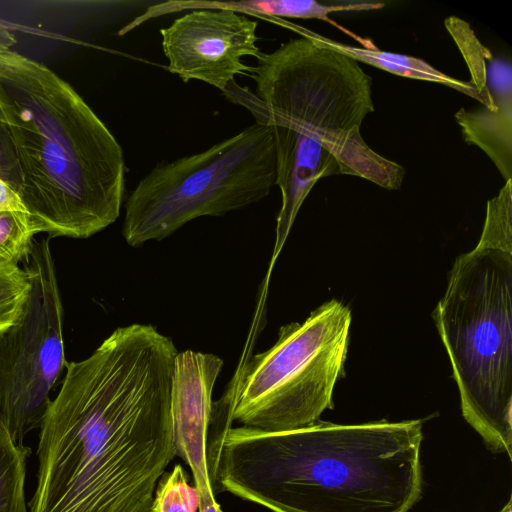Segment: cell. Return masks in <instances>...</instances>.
<instances>
[{"label":"cell","instance_id":"1","mask_svg":"<svg viewBox=\"0 0 512 512\" xmlns=\"http://www.w3.org/2000/svg\"><path fill=\"white\" fill-rule=\"evenodd\" d=\"M177 354L152 325L132 324L67 363L40 426L30 512H148L175 456Z\"/></svg>","mask_w":512,"mask_h":512},{"label":"cell","instance_id":"2","mask_svg":"<svg viewBox=\"0 0 512 512\" xmlns=\"http://www.w3.org/2000/svg\"><path fill=\"white\" fill-rule=\"evenodd\" d=\"M422 428L421 420L230 427L209 469L212 489L272 512H408L422 496Z\"/></svg>","mask_w":512,"mask_h":512},{"label":"cell","instance_id":"3","mask_svg":"<svg viewBox=\"0 0 512 512\" xmlns=\"http://www.w3.org/2000/svg\"><path fill=\"white\" fill-rule=\"evenodd\" d=\"M0 180L39 233L88 238L114 223L126 164L114 135L43 63L0 51Z\"/></svg>","mask_w":512,"mask_h":512},{"label":"cell","instance_id":"4","mask_svg":"<svg viewBox=\"0 0 512 512\" xmlns=\"http://www.w3.org/2000/svg\"><path fill=\"white\" fill-rule=\"evenodd\" d=\"M433 320L464 419L494 453L512 456V193L487 201L477 245L456 258Z\"/></svg>","mask_w":512,"mask_h":512},{"label":"cell","instance_id":"5","mask_svg":"<svg viewBox=\"0 0 512 512\" xmlns=\"http://www.w3.org/2000/svg\"><path fill=\"white\" fill-rule=\"evenodd\" d=\"M256 60L248 72L255 93L234 82L224 96L246 107L256 122L318 141L335 156L341 174L401 188L404 168L373 151L361 136L374 105L371 77L356 60L304 36L260 52Z\"/></svg>","mask_w":512,"mask_h":512},{"label":"cell","instance_id":"6","mask_svg":"<svg viewBox=\"0 0 512 512\" xmlns=\"http://www.w3.org/2000/svg\"><path fill=\"white\" fill-rule=\"evenodd\" d=\"M351 310L332 299L308 318L280 328L276 343L246 362L224 397L212 404L207 449L216 452L233 421L264 431L308 426L332 408L344 375Z\"/></svg>","mask_w":512,"mask_h":512},{"label":"cell","instance_id":"7","mask_svg":"<svg viewBox=\"0 0 512 512\" xmlns=\"http://www.w3.org/2000/svg\"><path fill=\"white\" fill-rule=\"evenodd\" d=\"M275 185L273 132L255 121L202 152L157 164L126 198L122 235L133 247L162 240L193 219L255 204Z\"/></svg>","mask_w":512,"mask_h":512},{"label":"cell","instance_id":"8","mask_svg":"<svg viewBox=\"0 0 512 512\" xmlns=\"http://www.w3.org/2000/svg\"><path fill=\"white\" fill-rule=\"evenodd\" d=\"M22 264L29 296L19 319L0 337V426L18 445L40 428L50 393L68 363L49 238L34 239Z\"/></svg>","mask_w":512,"mask_h":512},{"label":"cell","instance_id":"9","mask_svg":"<svg viewBox=\"0 0 512 512\" xmlns=\"http://www.w3.org/2000/svg\"><path fill=\"white\" fill-rule=\"evenodd\" d=\"M258 23L227 9H198L159 30L167 69L185 83L205 82L222 94L235 76L248 75L246 56L257 57Z\"/></svg>","mask_w":512,"mask_h":512},{"label":"cell","instance_id":"10","mask_svg":"<svg viewBox=\"0 0 512 512\" xmlns=\"http://www.w3.org/2000/svg\"><path fill=\"white\" fill-rule=\"evenodd\" d=\"M223 360L209 353L186 350L175 358L171 416L175 456L190 467L200 494L199 509L219 505L214 497L207 463V436L212 391Z\"/></svg>","mask_w":512,"mask_h":512},{"label":"cell","instance_id":"11","mask_svg":"<svg viewBox=\"0 0 512 512\" xmlns=\"http://www.w3.org/2000/svg\"><path fill=\"white\" fill-rule=\"evenodd\" d=\"M270 127L275 146L276 185L280 189L282 201L267 279L314 185L322 178L341 174L335 156L318 141L285 127Z\"/></svg>","mask_w":512,"mask_h":512},{"label":"cell","instance_id":"12","mask_svg":"<svg viewBox=\"0 0 512 512\" xmlns=\"http://www.w3.org/2000/svg\"><path fill=\"white\" fill-rule=\"evenodd\" d=\"M281 25L296 31L300 36L307 37L319 45L343 53L358 63H366L402 77L443 84L481 102L479 94L470 82L453 78L435 69L420 58L381 51L375 46L363 48L343 44L286 21H282Z\"/></svg>","mask_w":512,"mask_h":512},{"label":"cell","instance_id":"13","mask_svg":"<svg viewBox=\"0 0 512 512\" xmlns=\"http://www.w3.org/2000/svg\"><path fill=\"white\" fill-rule=\"evenodd\" d=\"M466 143L482 149L492 160L505 181L512 180V109L499 107L491 111L485 106L455 113Z\"/></svg>","mask_w":512,"mask_h":512},{"label":"cell","instance_id":"14","mask_svg":"<svg viewBox=\"0 0 512 512\" xmlns=\"http://www.w3.org/2000/svg\"><path fill=\"white\" fill-rule=\"evenodd\" d=\"M384 6L381 2H345L323 4L315 0H241V1H209L208 9H227L246 16L264 17L271 21L279 18L319 19L324 20L346 31L357 39L363 48L373 47L370 40L362 39L345 28L339 26L328 15L338 11L375 10Z\"/></svg>","mask_w":512,"mask_h":512},{"label":"cell","instance_id":"15","mask_svg":"<svg viewBox=\"0 0 512 512\" xmlns=\"http://www.w3.org/2000/svg\"><path fill=\"white\" fill-rule=\"evenodd\" d=\"M29 447L16 444L0 426V512H28L25 503Z\"/></svg>","mask_w":512,"mask_h":512},{"label":"cell","instance_id":"16","mask_svg":"<svg viewBox=\"0 0 512 512\" xmlns=\"http://www.w3.org/2000/svg\"><path fill=\"white\" fill-rule=\"evenodd\" d=\"M444 25L466 62L471 75L470 83L479 94L481 103L491 111L498 110L499 107L494 104L488 88V65L493 54L461 18L450 16L445 19Z\"/></svg>","mask_w":512,"mask_h":512},{"label":"cell","instance_id":"17","mask_svg":"<svg viewBox=\"0 0 512 512\" xmlns=\"http://www.w3.org/2000/svg\"><path fill=\"white\" fill-rule=\"evenodd\" d=\"M38 233L26 210L0 209V268L20 266Z\"/></svg>","mask_w":512,"mask_h":512},{"label":"cell","instance_id":"18","mask_svg":"<svg viewBox=\"0 0 512 512\" xmlns=\"http://www.w3.org/2000/svg\"><path fill=\"white\" fill-rule=\"evenodd\" d=\"M200 494L188 482L183 467L175 465L160 477L148 512H198Z\"/></svg>","mask_w":512,"mask_h":512},{"label":"cell","instance_id":"19","mask_svg":"<svg viewBox=\"0 0 512 512\" xmlns=\"http://www.w3.org/2000/svg\"><path fill=\"white\" fill-rule=\"evenodd\" d=\"M30 292L23 267L0 268V337L19 319Z\"/></svg>","mask_w":512,"mask_h":512},{"label":"cell","instance_id":"20","mask_svg":"<svg viewBox=\"0 0 512 512\" xmlns=\"http://www.w3.org/2000/svg\"><path fill=\"white\" fill-rule=\"evenodd\" d=\"M0 209L26 210L19 196L0 180Z\"/></svg>","mask_w":512,"mask_h":512},{"label":"cell","instance_id":"21","mask_svg":"<svg viewBox=\"0 0 512 512\" xmlns=\"http://www.w3.org/2000/svg\"><path fill=\"white\" fill-rule=\"evenodd\" d=\"M16 43L15 34L12 30L0 20V51L10 50Z\"/></svg>","mask_w":512,"mask_h":512},{"label":"cell","instance_id":"22","mask_svg":"<svg viewBox=\"0 0 512 512\" xmlns=\"http://www.w3.org/2000/svg\"><path fill=\"white\" fill-rule=\"evenodd\" d=\"M198 512H223L220 505H217L215 507H208L205 509H199Z\"/></svg>","mask_w":512,"mask_h":512},{"label":"cell","instance_id":"23","mask_svg":"<svg viewBox=\"0 0 512 512\" xmlns=\"http://www.w3.org/2000/svg\"><path fill=\"white\" fill-rule=\"evenodd\" d=\"M500 512H511V501L507 503V505Z\"/></svg>","mask_w":512,"mask_h":512}]
</instances>
